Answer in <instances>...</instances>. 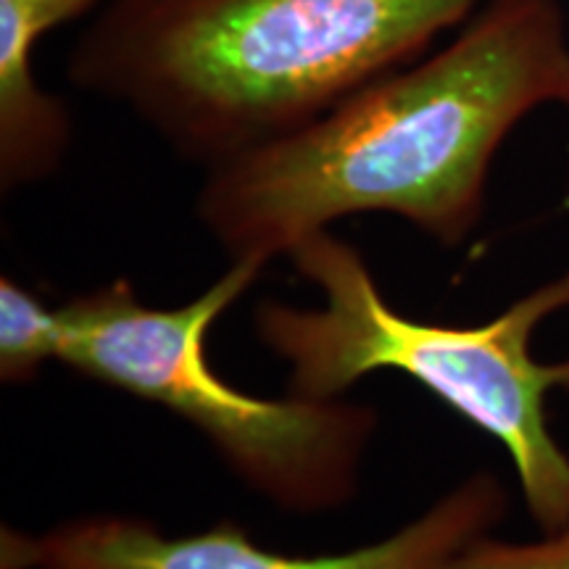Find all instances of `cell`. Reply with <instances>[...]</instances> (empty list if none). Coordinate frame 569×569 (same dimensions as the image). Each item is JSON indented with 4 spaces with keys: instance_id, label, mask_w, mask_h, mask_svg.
<instances>
[{
    "instance_id": "cell-1",
    "label": "cell",
    "mask_w": 569,
    "mask_h": 569,
    "mask_svg": "<svg viewBox=\"0 0 569 569\" xmlns=\"http://www.w3.org/2000/svg\"><path fill=\"white\" fill-rule=\"evenodd\" d=\"M546 106H569L565 9L490 0L438 51L211 167L198 219L232 259L264 264L356 213H393L459 246L480 222L498 148Z\"/></svg>"
},
{
    "instance_id": "cell-2",
    "label": "cell",
    "mask_w": 569,
    "mask_h": 569,
    "mask_svg": "<svg viewBox=\"0 0 569 569\" xmlns=\"http://www.w3.org/2000/svg\"><path fill=\"white\" fill-rule=\"evenodd\" d=\"M490 0H103L71 84L217 167L430 53Z\"/></svg>"
},
{
    "instance_id": "cell-3",
    "label": "cell",
    "mask_w": 569,
    "mask_h": 569,
    "mask_svg": "<svg viewBox=\"0 0 569 569\" xmlns=\"http://www.w3.org/2000/svg\"><path fill=\"white\" fill-rule=\"evenodd\" d=\"M322 306L256 309L261 343L290 365V396L340 398L361 377L393 369L507 451L525 507L543 532L569 528V453L553 438L549 396L569 393V359L540 361L532 336L569 309V269L480 325H438L396 311L365 256L330 230L290 248Z\"/></svg>"
},
{
    "instance_id": "cell-4",
    "label": "cell",
    "mask_w": 569,
    "mask_h": 569,
    "mask_svg": "<svg viewBox=\"0 0 569 569\" xmlns=\"http://www.w3.org/2000/svg\"><path fill=\"white\" fill-rule=\"evenodd\" d=\"M264 261L232 259L190 303L153 309L127 280L59 306V356L77 372L174 411L211 440L248 486L290 511L346 503L377 430L343 398H256L213 372L211 325L251 288Z\"/></svg>"
},
{
    "instance_id": "cell-5",
    "label": "cell",
    "mask_w": 569,
    "mask_h": 569,
    "mask_svg": "<svg viewBox=\"0 0 569 569\" xmlns=\"http://www.w3.org/2000/svg\"><path fill=\"white\" fill-rule=\"evenodd\" d=\"M509 509L493 472H475L415 522L377 543L322 557H290L256 546L230 522L167 536L138 517H84L46 536L3 528L0 567L59 569H443L465 546L488 536Z\"/></svg>"
},
{
    "instance_id": "cell-6",
    "label": "cell",
    "mask_w": 569,
    "mask_h": 569,
    "mask_svg": "<svg viewBox=\"0 0 569 569\" xmlns=\"http://www.w3.org/2000/svg\"><path fill=\"white\" fill-rule=\"evenodd\" d=\"M103 0H0V188L51 177L67 153L71 119L40 88L34 51L56 27L96 11Z\"/></svg>"
},
{
    "instance_id": "cell-7",
    "label": "cell",
    "mask_w": 569,
    "mask_h": 569,
    "mask_svg": "<svg viewBox=\"0 0 569 569\" xmlns=\"http://www.w3.org/2000/svg\"><path fill=\"white\" fill-rule=\"evenodd\" d=\"M59 309H51L17 280H0V377L24 386L59 356Z\"/></svg>"
},
{
    "instance_id": "cell-8",
    "label": "cell",
    "mask_w": 569,
    "mask_h": 569,
    "mask_svg": "<svg viewBox=\"0 0 569 569\" xmlns=\"http://www.w3.org/2000/svg\"><path fill=\"white\" fill-rule=\"evenodd\" d=\"M443 569H569V528L532 543H509L488 532L465 546Z\"/></svg>"
},
{
    "instance_id": "cell-9",
    "label": "cell",
    "mask_w": 569,
    "mask_h": 569,
    "mask_svg": "<svg viewBox=\"0 0 569 569\" xmlns=\"http://www.w3.org/2000/svg\"><path fill=\"white\" fill-rule=\"evenodd\" d=\"M0 569H59V567H46V565H32V567H0Z\"/></svg>"
},
{
    "instance_id": "cell-10",
    "label": "cell",
    "mask_w": 569,
    "mask_h": 569,
    "mask_svg": "<svg viewBox=\"0 0 569 569\" xmlns=\"http://www.w3.org/2000/svg\"><path fill=\"white\" fill-rule=\"evenodd\" d=\"M567 3H569V0H567Z\"/></svg>"
}]
</instances>
